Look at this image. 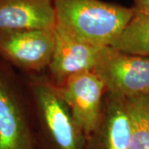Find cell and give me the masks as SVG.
Instances as JSON below:
<instances>
[{
  "mask_svg": "<svg viewBox=\"0 0 149 149\" xmlns=\"http://www.w3.org/2000/svg\"><path fill=\"white\" fill-rule=\"evenodd\" d=\"M56 29L96 47L111 46L133 17V8L101 0H52Z\"/></svg>",
  "mask_w": 149,
  "mask_h": 149,
  "instance_id": "cell-1",
  "label": "cell"
},
{
  "mask_svg": "<svg viewBox=\"0 0 149 149\" xmlns=\"http://www.w3.org/2000/svg\"><path fill=\"white\" fill-rule=\"evenodd\" d=\"M92 72L104 83L106 93L125 99L149 95V56L104 47Z\"/></svg>",
  "mask_w": 149,
  "mask_h": 149,
  "instance_id": "cell-2",
  "label": "cell"
},
{
  "mask_svg": "<svg viewBox=\"0 0 149 149\" xmlns=\"http://www.w3.org/2000/svg\"><path fill=\"white\" fill-rule=\"evenodd\" d=\"M12 66L0 58V149H32L28 107Z\"/></svg>",
  "mask_w": 149,
  "mask_h": 149,
  "instance_id": "cell-3",
  "label": "cell"
},
{
  "mask_svg": "<svg viewBox=\"0 0 149 149\" xmlns=\"http://www.w3.org/2000/svg\"><path fill=\"white\" fill-rule=\"evenodd\" d=\"M29 85L37 112L54 143L59 149H80L85 136L56 85L36 78H32Z\"/></svg>",
  "mask_w": 149,
  "mask_h": 149,
  "instance_id": "cell-4",
  "label": "cell"
},
{
  "mask_svg": "<svg viewBox=\"0 0 149 149\" xmlns=\"http://www.w3.org/2000/svg\"><path fill=\"white\" fill-rule=\"evenodd\" d=\"M54 45L55 28L0 30V58L24 71L40 72L47 68Z\"/></svg>",
  "mask_w": 149,
  "mask_h": 149,
  "instance_id": "cell-5",
  "label": "cell"
},
{
  "mask_svg": "<svg viewBox=\"0 0 149 149\" xmlns=\"http://www.w3.org/2000/svg\"><path fill=\"white\" fill-rule=\"evenodd\" d=\"M85 137L95 133L101 118L105 86L92 71L75 74L56 85Z\"/></svg>",
  "mask_w": 149,
  "mask_h": 149,
  "instance_id": "cell-6",
  "label": "cell"
},
{
  "mask_svg": "<svg viewBox=\"0 0 149 149\" xmlns=\"http://www.w3.org/2000/svg\"><path fill=\"white\" fill-rule=\"evenodd\" d=\"M102 47L80 42L55 28V45L48 69L56 85L68 77L93 71Z\"/></svg>",
  "mask_w": 149,
  "mask_h": 149,
  "instance_id": "cell-7",
  "label": "cell"
},
{
  "mask_svg": "<svg viewBox=\"0 0 149 149\" xmlns=\"http://www.w3.org/2000/svg\"><path fill=\"white\" fill-rule=\"evenodd\" d=\"M55 27L52 0H0V30Z\"/></svg>",
  "mask_w": 149,
  "mask_h": 149,
  "instance_id": "cell-8",
  "label": "cell"
},
{
  "mask_svg": "<svg viewBox=\"0 0 149 149\" xmlns=\"http://www.w3.org/2000/svg\"><path fill=\"white\" fill-rule=\"evenodd\" d=\"M104 99L95 131L100 134L101 149H128L131 123L126 99L109 93Z\"/></svg>",
  "mask_w": 149,
  "mask_h": 149,
  "instance_id": "cell-9",
  "label": "cell"
},
{
  "mask_svg": "<svg viewBox=\"0 0 149 149\" xmlns=\"http://www.w3.org/2000/svg\"><path fill=\"white\" fill-rule=\"evenodd\" d=\"M110 47L123 52L149 56L148 13L134 10L128 25Z\"/></svg>",
  "mask_w": 149,
  "mask_h": 149,
  "instance_id": "cell-10",
  "label": "cell"
},
{
  "mask_svg": "<svg viewBox=\"0 0 149 149\" xmlns=\"http://www.w3.org/2000/svg\"><path fill=\"white\" fill-rule=\"evenodd\" d=\"M131 123L128 149H149V95L126 99Z\"/></svg>",
  "mask_w": 149,
  "mask_h": 149,
  "instance_id": "cell-11",
  "label": "cell"
},
{
  "mask_svg": "<svg viewBox=\"0 0 149 149\" xmlns=\"http://www.w3.org/2000/svg\"><path fill=\"white\" fill-rule=\"evenodd\" d=\"M133 3V9L149 13V0H131Z\"/></svg>",
  "mask_w": 149,
  "mask_h": 149,
  "instance_id": "cell-12",
  "label": "cell"
}]
</instances>
